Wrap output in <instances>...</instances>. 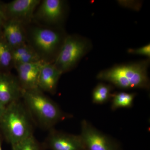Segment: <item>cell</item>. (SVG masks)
I'll list each match as a JSON object with an SVG mask.
<instances>
[{"mask_svg": "<svg viewBox=\"0 0 150 150\" xmlns=\"http://www.w3.org/2000/svg\"><path fill=\"white\" fill-rule=\"evenodd\" d=\"M43 62L16 65L18 79L24 91L38 88V82Z\"/></svg>", "mask_w": 150, "mask_h": 150, "instance_id": "cell-11", "label": "cell"}, {"mask_svg": "<svg viewBox=\"0 0 150 150\" xmlns=\"http://www.w3.org/2000/svg\"><path fill=\"white\" fill-rule=\"evenodd\" d=\"M24 91L17 76L10 72L0 73V102L5 106L20 100Z\"/></svg>", "mask_w": 150, "mask_h": 150, "instance_id": "cell-9", "label": "cell"}, {"mask_svg": "<svg viewBox=\"0 0 150 150\" xmlns=\"http://www.w3.org/2000/svg\"><path fill=\"white\" fill-rule=\"evenodd\" d=\"M32 118L24 103L21 100L6 106L0 120V129L11 145L33 135Z\"/></svg>", "mask_w": 150, "mask_h": 150, "instance_id": "cell-2", "label": "cell"}, {"mask_svg": "<svg viewBox=\"0 0 150 150\" xmlns=\"http://www.w3.org/2000/svg\"><path fill=\"white\" fill-rule=\"evenodd\" d=\"M11 146L12 150H40L39 145L33 135Z\"/></svg>", "mask_w": 150, "mask_h": 150, "instance_id": "cell-18", "label": "cell"}, {"mask_svg": "<svg viewBox=\"0 0 150 150\" xmlns=\"http://www.w3.org/2000/svg\"><path fill=\"white\" fill-rule=\"evenodd\" d=\"M14 68L13 49L0 34V73L10 72Z\"/></svg>", "mask_w": 150, "mask_h": 150, "instance_id": "cell-15", "label": "cell"}, {"mask_svg": "<svg viewBox=\"0 0 150 150\" xmlns=\"http://www.w3.org/2000/svg\"><path fill=\"white\" fill-rule=\"evenodd\" d=\"M40 0H14L4 4L7 20H13L27 25L33 21Z\"/></svg>", "mask_w": 150, "mask_h": 150, "instance_id": "cell-8", "label": "cell"}, {"mask_svg": "<svg viewBox=\"0 0 150 150\" xmlns=\"http://www.w3.org/2000/svg\"><path fill=\"white\" fill-rule=\"evenodd\" d=\"M2 34L12 49L27 43L25 25L16 21L7 20L3 26Z\"/></svg>", "mask_w": 150, "mask_h": 150, "instance_id": "cell-13", "label": "cell"}, {"mask_svg": "<svg viewBox=\"0 0 150 150\" xmlns=\"http://www.w3.org/2000/svg\"><path fill=\"white\" fill-rule=\"evenodd\" d=\"M22 98L32 118L45 129H53L66 115L56 103L39 89L23 92Z\"/></svg>", "mask_w": 150, "mask_h": 150, "instance_id": "cell-4", "label": "cell"}, {"mask_svg": "<svg viewBox=\"0 0 150 150\" xmlns=\"http://www.w3.org/2000/svg\"><path fill=\"white\" fill-rule=\"evenodd\" d=\"M66 5L62 0L40 1L33 16V22L51 27H60L65 15Z\"/></svg>", "mask_w": 150, "mask_h": 150, "instance_id": "cell-6", "label": "cell"}, {"mask_svg": "<svg viewBox=\"0 0 150 150\" xmlns=\"http://www.w3.org/2000/svg\"><path fill=\"white\" fill-rule=\"evenodd\" d=\"M112 88L104 83H99L94 89L92 93V101L96 104H103L111 99Z\"/></svg>", "mask_w": 150, "mask_h": 150, "instance_id": "cell-17", "label": "cell"}, {"mask_svg": "<svg viewBox=\"0 0 150 150\" xmlns=\"http://www.w3.org/2000/svg\"><path fill=\"white\" fill-rule=\"evenodd\" d=\"M47 143L51 150H86L80 135L50 130Z\"/></svg>", "mask_w": 150, "mask_h": 150, "instance_id": "cell-10", "label": "cell"}, {"mask_svg": "<svg viewBox=\"0 0 150 150\" xmlns=\"http://www.w3.org/2000/svg\"><path fill=\"white\" fill-rule=\"evenodd\" d=\"M129 53L131 54H137V55H142L150 57V45L148 44L147 45L137 48V49H129Z\"/></svg>", "mask_w": 150, "mask_h": 150, "instance_id": "cell-19", "label": "cell"}, {"mask_svg": "<svg viewBox=\"0 0 150 150\" xmlns=\"http://www.w3.org/2000/svg\"><path fill=\"white\" fill-rule=\"evenodd\" d=\"M81 138L86 150H121L118 143L86 120L81 123Z\"/></svg>", "mask_w": 150, "mask_h": 150, "instance_id": "cell-7", "label": "cell"}, {"mask_svg": "<svg viewBox=\"0 0 150 150\" xmlns=\"http://www.w3.org/2000/svg\"><path fill=\"white\" fill-rule=\"evenodd\" d=\"M14 67L19 64L42 62L35 50L27 43L13 49Z\"/></svg>", "mask_w": 150, "mask_h": 150, "instance_id": "cell-14", "label": "cell"}, {"mask_svg": "<svg viewBox=\"0 0 150 150\" xmlns=\"http://www.w3.org/2000/svg\"><path fill=\"white\" fill-rule=\"evenodd\" d=\"M87 44L84 40L75 35H67L59 54L53 64L62 74L74 67L85 54Z\"/></svg>", "mask_w": 150, "mask_h": 150, "instance_id": "cell-5", "label": "cell"}, {"mask_svg": "<svg viewBox=\"0 0 150 150\" xmlns=\"http://www.w3.org/2000/svg\"><path fill=\"white\" fill-rule=\"evenodd\" d=\"M0 150H2L1 148V141H0Z\"/></svg>", "mask_w": 150, "mask_h": 150, "instance_id": "cell-22", "label": "cell"}, {"mask_svg": "<svg viewBox=\"0 0 150 150\" xmlns=\"http://www.w3.org/2000/svg\"><path fill=\"white\" fill-rule=\"evenodd\" d=\"M4 4L0 1V34L2 33L3 26L7 20L5 13Z\"/></svg>", "mask_w": 150, "mask_h": 150, "instance_id": "cell-20", "label": "cell"}, {"mask_svg": "<svg viewBox=\"0 0 150 150\" xmlns=\"http://www.w3.org/2000/svg\"><path fill=\"white\" fill-rule=\"evenodd\" d=\"M148 62L118 65L105 70L97 75V79L106 81L119 88L148 89Z\"/></svg>", "mask_w": 150, "mask_h": 150, "instance_id": "cell-3", "label": "cell"}, {"mask_svg": "<svg viewBox=\"0 0 150 150\" xmlns=\"http://www.w3.org/2000/svg\"><path fill=\"white\" fill-rule=\"evenodd\" d=\"M26 42L42 62L53 64L67 35L60 27H51L33 21L25 25Z\"/></svg>", "mask_w": 150, "mask_h": 150, "instance_id": "cell-1", "label": "cell"}, {"mask_svg": "<svg viewBox=\"0 0 150 150\" xmlns=\"http://www.w3.org/2000/svg\"><path fill=\"white\" fill-rule=\"evenodd\" d=\"M6 106L4 105L0 102V120L1 119L4 112L5 110Z\"/></svg>", "mask_w": 150, "mask_h": 150, "instance_id": "cell-21", "label": "cell"}, {"mask_svg": "<svg viewBox=\"0 0 150 150\" xmlns=\"http://www.w3.org/2000/svg\"><path fill=\"white\" fill-rule=\"evenodd\" d=\"M62 74L54 64L43 63L38 77V88L43 92L55 93Z\"/></svg>", "mask_w": 150, "mask_h": 150, "instance_id": "cell-12", "label": "cell"}, {"mask_svg": "<svg viewBox=\"0 0 150 150\" xmlns=\"http://www.w3.org/2000/svg\"><path fill=\"white\" fill-rule=\"evenodd\" d=\"M136 94L121 92L112 94L111 108L115 110L120 108H129L132 107Z\"/></svg>", "mask_w": 150, "mask_h": 150, "instance_id": "cell-16", "label": "cell"}]
</instances>
